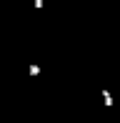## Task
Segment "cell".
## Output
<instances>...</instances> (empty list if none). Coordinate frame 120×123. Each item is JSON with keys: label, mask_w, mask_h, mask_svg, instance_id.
<instances>
[{"label": "cell", "mask_w": 120, "mask_h": 123, "mask_svg": "<svg viewBox=\"0 0 120 123\" xmlns=\"http://www.w3.org/2000/svg\"><path fill=\"white\" fill-rule=\"evenodd\" d=\"M103 100H105V105H108V108H113V96H110L108 91H103Z\"/></svg>", "instance_id": "cell-1"}, {"label": "cell", "mask_w": 120, "mask_h": 123, "mask_svg": "<svg viewBox=\"0 0 120 123\" xmlns=\"http://www.w3.org/2000/svg\"><path fill=\"white\" fill-rule=\"evenodd\" d=\"M30 75H33V78L40 75V68H38V65H30Z\"/></svg>", "instance_id": "cell-2"}, {"label": "cell", "mask_w": 120, "mask_h": 123, "mask_svg": "<svg viewBox=\"0 0 120 123\" xmlns=\"http://www.w3.org/2000/svg\"><path fill=\"white\" fill-rule=\"evenodd\" d=\"M43 8V0H35V10H40Z\"/></svg>", "instance_id": "cell-3"}]
</instances>
